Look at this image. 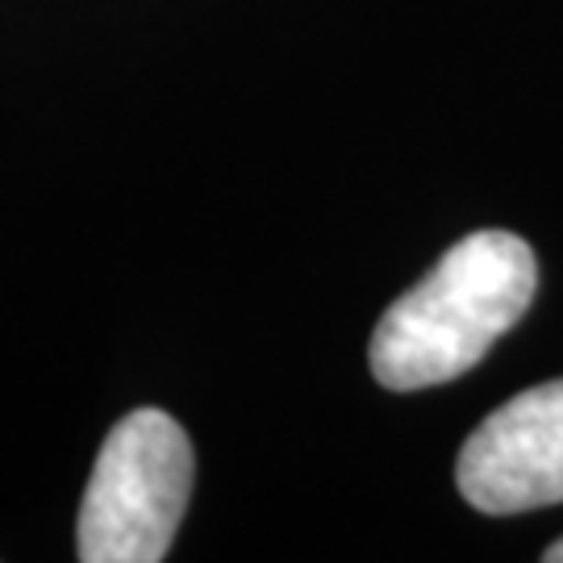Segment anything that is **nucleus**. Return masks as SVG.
Masks as SVG:
<instances>
[{
  "instance_id": "nucleus-1",
  "label": "nucleus",
  "mask_w": 563,
  "mask_h": 563,
  "mask_svg": "<svg viewBox=\"0 0 563 563\" xmlns=\"http://www.w3.org/2000/svg\"><path fill=\"white\" fill-rule=\"evenodd\" d=\"M539 263L509 230L460 239L405 297L384 309L367 346L372 376L393 393L460 380L534 301Z\"/></svg>"
},
{
  "instance_id": "nucleus-2",
  "label": "nucleus",
  "mask_w": 563,
  "mask_h": 563,
  "mask_svg": "<svg viewBox=\"0 0 563 563\" xmlns=\"http://www.w3.org/2000/svg\"><path fill=\"white\" fill-rule=\"evenodd\" d=\"M192 497V443L163 409L125 413L104 439L80 505L84 563H159Z\"/></svg>"
},
{
  "instance_id": "nucleus-3",
  "label": "nucleus",
  "mask_w": 563,
  "mask_h": 563,
  "mask_svg": "<svg viewBox=\"0 0 563 563\" xmlns=\"http://www.w3.org/2000/svg\"><path fill=\"white\" fill-rule=\"evenodd\" d=\"M460 497L481 514H530L563 501V380L493 409L460 451Z\"/></svg>"
},
{
  "instance_id": "nucleus-4",
  "label": "nucleus",
  "mask_w": 563,
  "mask_h": 563,
  "mask_svg": "<svg viewBox=\"0 0 563 563\" xmlns=\"http://www.w3.org/2000/svg\"><path fill=\"white\" fill-rule=\"evenodd\" d=\"M543 560H547V563H563V539H560V543H551V547H547V551H543Z\"/></svg>"
}]
</instances>
